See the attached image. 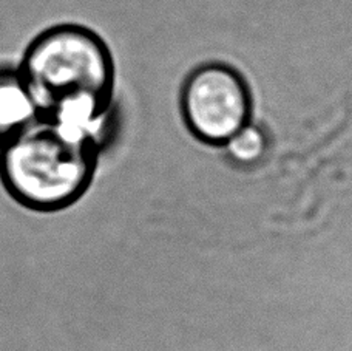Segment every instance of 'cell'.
Segmentation results:
<instances>
[{"label":"cell","instance_id":"obj_1","mask_svg":"<svg viewBox=\"0 0 352 351\" xmlns=\"http://www.w3.org/2000/svg\"><path fill=\"white\" fill-rule=\"evenodd\" d=\"M37 115L93 135L110 101L113 65L99 37L82 27H59L36 39L21 74Z\"/></svg>","mask_w":352,"mask_h":351},{"label":"cell","instance_id":"obj_2","mask_svg":"<svg viewBox=\"0 0 352 351\" xmlns=\"http://www.w3.org/2000/svg\"><path fill=\"white\" fill-rule=\"evenodd\" d=\"M2 162L5 180L22 202L67 204L91 181L93 135L42 118L8 138Z\"/></svg>","mask_w":352,"mask_h":351},{"label":"cell","instance_id":"obj_3","mask_svg":"<svg viewBox=\"0 0 352 351\" xmlns=\"http://www.w3.org/2000/svg\"><path fill=\"white\" fill-rule=\"evenodd\" d=\"M184 124L198 142L223 147L252 118V96L241 74L223 64L198 67L181 93Z\"/></svg>","mask_w":352,"mask_h":351},{"label":"cell","instance_id":"obj_4","mask_svg":"<svg viewBox=\"0 0 352 351\" xmlns=\"http://www.w3.org/2000/svg\"><path fill=\"white\" fill-rule=\"evenodd\" d=\"M37 115L36 105L21 76H0V136H12Z\"/></svg>","mask_w":352,"mask_h":351},{"label":"cell","instance_id":"obj_5","mask_svg":"<svg viewBox=\"0 0 352 351\" xmlns=\"http://www.w3.org/2000/svg\"><path fill=\"white\" fill-rule=\"evenodd\" d=\"M269 136L258 125L249 123L223 146L228 160L238 167L250 169L258 166L269 153Z\"/></svg>","mask_w":352,"mask_h":351}]
</instances>
